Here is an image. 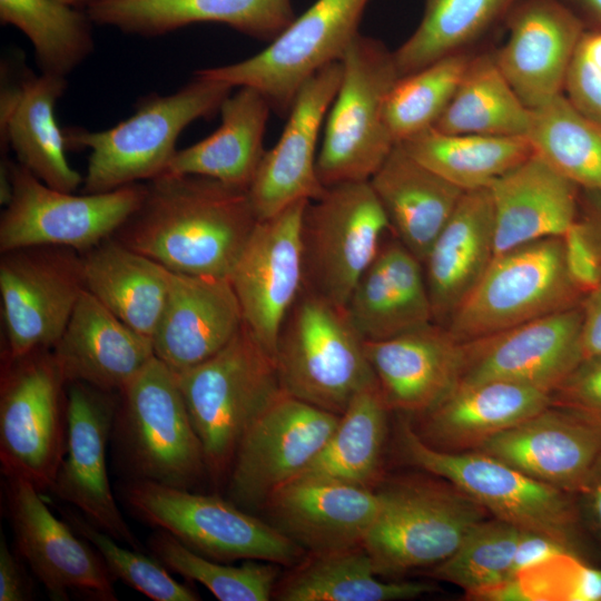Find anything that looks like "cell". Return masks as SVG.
Returning <instances> with one entry per match:
<instances>
[{
  "instance_id": "cell-16",
  "label": "cell",
  "mask_w": 601,
  "mask_h": 601,
  "mask_svg": "<svg viewBox=\"0 0 601 601\" xmlns=\"http://www.w3.org/2000/svg\"><path fill=\"white\" fill-rule=\"evenodd\" d=\"M339 420L285 392L246 427L227 477L233 502L265 505L282 485L299 476L321 452Z\"/></svg>"
},
{
  "instance_id": "cell-7",
  "label": "cell",
  "mask_w": 601,
  "mask_h": 601,
  "mask_svg": "<svg viewBox=\"0 0 601 601\" xmlns=\"http://www.w3.org/2000/svg\"><path fill=\"white\" fill-rule=\"evenodd\" d=\"M583 298L566 269L562 237H548L494 256L445 327L469 343L579 306Z\"/></svg>"
},
{
  "instance_id": "cell-11",
  "label": "cell",
  "mask_w": 601,
  "mask_h": 601,
  "mask_svg": "<svg viewBox=\"0 0 601 601\" xmlns=\"http://www.w3.org/2000/svg\"><path fill=\"white\" fill-rule=\"evenodd\" d=\"M400 427L402 454L410 463L446 480L496 519L571 550L575 515L568 492L481 451L437 450L425 443L407 422Z\"/></svg>"
},
{
  "instance_id": "cell-43",
  "label": "cell",
  "mask_w": 601,
  "mask_h": 601,
  "mask_svg": "<svg viewBox=\"0 0 601 601\" xmlns=\"http://www.w3.org/2000/svg\"><path fill=\"white\" fill-rule=\"evenodd\" d=\"M514 0H425L414 32L393 52L400 77L455 52L489 28Z\"/></svg>"
},
{
  "instance_id": "cell-52",
  "label": "cell",
  "mask_w": 601,
  "mask_h": 601,
  "mask_svg": "<svg viewBox=\"0 0 601 601\" xmlns=\"http://www.w3.org/2000/svg\"><path fill=\"white\" fill-rule=\"evenodd\" d=\"M30 582L19 559L11 552L6 536H0V601L31 599Z\"/></svg>"
},
{
  "instance_id": "cell-27",
  "label": "cell",
  "mask_w": 601,
  "mask_h": 601,
  "mask_svg": "<svg viewBox=\"0 0 601 601\" xmlns=\"http://www.w3.org/2000/svg\"><path fill=\"white\" fill-rule=\"evenodd\" d=\"M476 451L565 492H577L601 456V433L549 406L486 440Z\"/></svg>"
},
{
  "instance_id": "cell-30",
  "label": "cell",
  "mask_w": 601,
  "mask_h": 601,
  "mask_svg": "<svg viewBox=\"0 0 601 601\" xmlns=\"http://www.w3.org/2000/svg\"><path fill=\"white\" fill-rule=\"evenodd\" d=\"M494 258V213L489 188L464 191L432 244L423 269L434 323L446 326Z\"/></svg>"
},
{
  "instance_id": "cell-44",
  "label": "cell",
  "mask_w": 601,
  "mask_h": 601,
  "mask_svg": "<svg viewBox=\"0 0 601 601\" xmlns=\"http://www.w3.org/2000/svg\"><path fill=\"white\" fill-rule=\"evenodd\" d=\"M148 545L170 572L200 583L220 601H267L273 597L278 570L272 562L246 560L229 565L195 552L161 529L149 536Z\"/></svg>"
},
{
  "instance_id": "cell-26",
  "label": "cell",
  "mask_w": 601,
  "mask_h": 601,
  "mask_svg": "<svg viewBox=\"0 0 601 601\" xmlns=\"http://www.w3.org/2000/svg\"><path fill=\"white\" fill-rule=\"evenodd\" d=\"M67 382L121 392L155 357L152 339L114 315L86 288L51 349Z\"/></svg>"
},
{
  "instance_id": "cell-21",
  "label": "cell",
  "mask_w": 601,
  "mask_h": 601,
  "mask_svg": "<svg viewBox=\"0 0 601 601\" xmlns=\"http://www.w3.org/2000/svg\"><path fill=\"white\" fill-rule=\"evenodd\" d=\"M342 79L341 61L311 77L297 92L284 130L265 151L248 188L253 209L263 220L325 190L317 175V142Z\"/></svg>"
},
{
  "instance_id": "cell-54",
  "label": "cell",
  "mask_w": 601,
  "mask_h": 601,
  "mask_svg": "<svg viewBox=\"0 0 601 601\" xmlns=\"http://www.w3.org/2000/svg\"><path fill=\"white\" fill-rule=\"evenodd\" d=\"M565 551L570 552L544 535L525 531L515 554L513 575L515 577L522 569L535 564L550 555Z\"/></svg>"
},
{
  "instance_id": "cell-59",
  "label": "cell",
  "mask_w": 601,
  "mask_h": 601,
  "mask_svg": "<svg viewBox=\"0 0 601 601\" xmlns=\"http://www.w3.org/2000/svg\"><path fill=\"white\" fill-rule=\"evenodd\" d=\"M61 1L76 8L86 9L87 7H89L90 4L99 0H61Z\"/></svg>"
},
{
  "instance_id": "cell-46",
  "label": "cell",
  "mask_w": 601,
  "mask_h": 601,
  "mask_svg": "<svg viewBox=\"0 0 601 601\" xmlns=\"http://www.w3.org/2000/svg\"><path fill=\"white\" fill-rule=\"evenodd\" d=\"M524 532L503 520L485 519L470 531L451 556L435 566L433 575L465 591L512 579Z\"/></svg>"
},
{
  "instance_id": "cell-31",
  "label": "cell",
  "mask_w": 601,
  "mask_h": 601,
  "mask_svg": "<svg viewBox=\"0 0 601 601\" xmlns=\"http://www.w3.org/2000/svg\"><path fill=\"white\" fill-rule=\"evenodd\" d=\"M344 309L364 342L434 323L423 265L396 237L383 242Z\"/></svg>"
},
{
  "instance_id": "cell-56",
  "label": "cell",
  "mask_w": 601,
  "mask_h": 601,
  "mask_svg": "<svg viewBox=\"0 0 601 601\" xmlns=\"http://www.w3.org/2000/svg\"><path fill=\"white\" fill-rule=\"evenodd\" d=\"M579 220L601 258V191L584 190Z\"/></svg>"
},
{
  "instance_id": "cell-51",
  "label": "cell",
  "mask_w": 601,
  "mask_h": 601,
  "mask_svg": "<svg viewBox=\"0 0 601 601\" xmlns=\"http://www.w3.org/2000/svg\"><path fill=\"white\" fill-rule=\"evenodd\" d=\"M562 240L569 275L585 296L601 280V258L579 218L565 231Z\"/></svg>"
},
{
  "instance_id": "cell-9",
  "label": "cell",
  "mask_w": 601,
  "mask_h": 601,
  "mask_svg": "<svg viewBox=\"0 0 601 601\" xmlns=\"http://www.w3.org/2000/svg\"><path fill=\"white\" fill-rule=\"evenodd\" d=\"M67 382L51 349L4 361L0 386V462L8 479L50 491L68 436Z\"/></svg>"
},
{
  "instance_id": "cell-55",
  "label": "cell",
  "mask_w": 601,
  "mask_h": 601,
  "mask_svg": "<svg viewBox=\"0 0 601 601\" xmlns=\"http://www.w3.org/2000/svg\"><path fill=\"white\" fill-rule=\"evenodd\" d=\"M575 493L580 495L588 521L601 540V456Z\"/></svg>"
},
{
  "instance_id": "cell-2",
  "label": "cell",
  "mask_w": 601,
  "mask_h": 601,
  "mask_svg": "<svg viewBox=\"0 0 601 601\" xmlns=\"http://www.w3.org/2000/svg\"><path fill=\"white\" fill-rule=\"evenodd\" d=\"M233 87L196 76L169 95L142 97L135 112L116 126L91 131L63 128L67 150L89 149L83 191L106 193L162 175L187 126L219 112Z\"/></svg>"
},
{
  "instance_id": "cell-53",
  "label": "cell",
  "mask_w": 601,
  "mask_h": 601,
  "mask_svg": "<svg viewBox=\"0 0 601 601\" xmlns=\"http://www.w3.org/2000/svg\"><path fill=\"white\" fill-rule=\"evenodd\" d=\"M581 348L583 358L601 355V280L582 303Z\"/></svg>"
},
{
  "instance_id": "cell-42",
  "label": "cell",
  "mask_w": 601,
  "mask_h": 601,
  "mask_svg": "<svg viewBox=\"0 0 601 601\" xmlns=\"http://www.w3.org/2000/svg\"><path fill=\"white\" fill-rule=\"evenodd\" d=\"M528 138L538 155L578 187L601 191V124L566 96L532 110Z\"/></svg>"
},
{
  "instance_id": "cell-19",
  "label": "cell",
  "mask_w": 601,
  "mask_h": 601,
  "mask_svg": "<svg viewBox=\"0 0 601 601\" xmlns=\"http://www.w3.org/2000/svg\"><path fill=\"white\" fill-rule=\"evenodd\" d=\"M67 395V449L50 491L118 542L139 550L108 477L107 445L112 436L117 402L112 393L81 382L69 383Z\"/></svg>"
},
{
  "instance_id": "cell-57",
  "label": "cell",
  "mask_w": 601,
  "mask_h": 601,
  "mask_svg": "<svg viewBox=\"0 0 601 601\" xmlns=\"http://www.w3.org/2000/svg\"><path fill=\"white\" fill-rule=\"evenodd\" d=\"M470 600L525 601L516 578L466 591Z\"/></svg>"
},
{
  "instance_id": "cell-10",
  "label": "cell",
  "mask_w": 601,
  "mask_h": 601,
  "mask_svg": "<svg viewBox=\"0 0 601 601\" xmlns=\"http://www.w3.org/2000/svg\"><path fill=\"white\" fill-rule=\"evenodd\" d=\"M377 495L378 513L362 546L378 574L441 563L487 513L451 483L407 480L385 486Z\"/></svg>"
},
{
  "instance_id": "cell-38",
  "label": "cell",
  "mask_w": 601,
  "mask_h": 601,
  "mask_svg": "<svg viewBox=\"0 0 601 601\" xmlns=\"http://www.w3.org/2000/svg\"><path fill=\"white\" fill-rule=\"evenodd\" d=\"M364 548L312 553L279 584L282 601H392L417 598L432 587L424 582H386Z\"/></svg>"
},
{
  "instance_id": "cell-8",
  "label": "cell",
  "mask_w": 601,
  "mask_h": 601,
  "mask_svg": "<svg viewBox=\"0 0 601 601\" xmlns=\"http://www.w3.org/2000/svg\"><path fill=\"white\" fill-rule=\"evenodd\" d=\"M122 497L140 520L206 558L279 564L299 559L302 548L278 528L218 495L130 479L122 486Z\"/></svg>"
},
{
  "instance_id": "cell-50",
  "label": "cell",
  "mask_w": 601,
  "mask_h": 601,
  "mask_svg": "<svg viewBox=\"0 0 601 601\" xmlns=\"http://www.w3.org/2000/svg\"><path fill=\"white\" fill-rule=\"evenodd\" d=\"M551 406L601 433V355L583 358L551 394Z\"/></svg>"
},
{
  "instance_id": "cell-40",
  "label": "cell",
  "mask_w": 601,
  "mask_h": 601,
  "mask_svg": "<svg viewBox=\"0 0 601 601\" xmlns=\"http://www.w3.org/2000/svg\"><path fill=\"white\" fill-rule=\"evenodd\" d=\"M532 110L515 93L495 56L471 58L435 128L447 134L528 137Z\"/></svg>"
},
{
  "instance_id": "cell-5",
  "label": "cell",
  "mask_w": 601,
  "mask_h": 601,
  "mask_svg": "<svg viewBox=\"0 0 601 601\" xmlns=\"http://www.w3.org/2000/svg\"><path fill=\"white\" fill-rule=\"evenodd\" d=\"M119 394L112 436L131 479L193 490L208 472L176 373L155 356Z\"/></svg>"
},
{
  "instance_id": "cell-3",
  "label": "cell",
  "mask_w": 601,
  "mask_h": 601,
  "mask_svg": "<svg viewBox=\"0 0 601 601\" xmlns=\"http://www.w3.org/2000/svg\"><path fill=\"white\" fill-rule=\"evenodd\" d=\"M176 375L208 476L227 480L246 427L282 392L274 358L244 324L219 352Z\"/></svg>"
},
{
  "instance_id": "cell-1",
  "label": "cell",
  "mask_w": 601,
  "mask_h": 601,
  "mask_svg": "<svg viewBox=\"0 0 601 601\" xmlns=\"http://www.w3.org/2000/svg\"><path fill=\"white\" fill-rule=\"evenodd\" d=\"M257 223L248 190L165 173L112 237L170 272L229 278Z\"/></svg>"
},
{
  "instance_id": "cell-24",
  "label": "cell",
  "mask_w": 601,
  "mask_h": 601,
  "mask_svg": "<svg viewBox=\"0 0 601 601\" xmlns=\"http://www.w3.org/2000/svg\"><path fill=\"white\" fill-rule=\"evenodd\" d=\"M365 352L388 408L420 415L457 386L465 362V344L436 323L365 342Z\"/></svg>"
},
{
  "instance_id": "cell-25",
  "label": "cell",
  "mask_w": 601,
  "mask_h": 601,
  "mask_svg": "<svg viewBox=\"0 0 601 601\" xmlns=\"http://www.w3.org/2000/svg\"><path fill=\"white\" fill-rule=\"evenodd\" d=\"M278 529L312 553L361 546L380 509L377 492L348 483L296 477L266 501Z\"/></svg>"
},
{
  "instance_id": "cell-48",
  "label": "cell",
  "mask_w": 601,
  "mask_h": 601,
  "mask_svg": "<svg viewBox=\"0 0 601 601\" xmlns=\"http://www.w3.org/2000/svg\"><path fill=\"white\" fill-rule=\"evenodd\" d=\"M525 601H600L601 570L560 552L515 575Z\"/></svg>"
},
{
  "instance_id": "cell-34",
  "label": "cell",
  "mask_w": 601,
  "mask_h": 601,
  "mask_svg": "<svg viewBox=\"0 0 601 601\" xmlns=\"http://www.w3.org/2000/svg\"><path fill=\"white\" fill-rule=\"evenodd\" d=\"M390 229L421 263L464 191L396 144L368 180Z\"/></svg>"
},
{
  "instance_id": "cell-18",
  "label": "cell",
  "mask_w": 601,
  "mask_h": 601,
  "mask_svg": "<svg viewBox=\"0 0 601 601\" xmlns=\"http://www.w3.org/2000/svg\"><path fill=\"white\" fill-rule=\"evenodd\" d=\"M8 504L18 554L55 600L81 594L118 600L114 578L96 549L46 504L41 491L8 479Z\"/></svg>"
},
{
  "instance_id": "cell-33",
  "label": "cell",
  "mask_w": 601,
  "mask_h": 601,
  "mask_svg": "<svg viewBox=\"0 0 601 601\" xmlns=\"http://www.w3.org/2000/svg\"><path fill=\"white\" fill-rule=\"evenodd\" d=\"M67 88V78L40 73L18 86H2L1 147H11L17 161L51 188L73 193L83 181L66 157L63 130L55 106Z\"/></svg>"
},
{
  "instance_id": "cell-47",
  "label": "cell",
  "mask_w": 601,
  "mask_h": 601,
  "mask_svg": "<svg viewBox=\"0 0 601 601\" xmlns=\"http://www.w3.org/2000/svg\"><path fill=\"white\" fill-rule=\"evenodd\" d=\"M63 519L89 542L104 560L112 578L154 601H197L200 598L187 584L174 579L156 558L136 549H126L80 513L62 512Z\"/></svg>"
},
{
  "instance_id": "cell-35",
  "label": "cell",
  "mask_w": 601,
  "mask_h": 601,
  "mask_svg": "<svg viewBox=\"0 0 601 601\" xmlns=\"http://www.w3.org/2000/svg\"><path fill=\"white\" fill-rule=\"evenodd\" d=\"M270 109L259 91L239 87L220 107V126L203 140L178 149L165 173L203 176L248 190L266 151Z\"/></svg>"
},
{
  "instance_id": "cell-12",
  "label": "cell",
  "mask_w": 601,
  "mask_h": 601,
  "mask_svg": "<svg viewBox=\"0 0 601 601\" xmlns=\"http://www.w3.org/2000/svg\"><path fill=\"white\" fill-rule=\"evenodd\" d=\"M387 230L388 220L370 181L325 187L303 213V288L345 308Z\"/></svg>"
},
{
  "instance_id": "cell-49",
  "label": "cell",
  "mask_w": 601,
  "mask_h": 601,
  "mask_svg": "<svg viewBox=\"0 0 601 601\" xmlns=\"http://www.w3.org/2000/svg\"><path fill=\"white\" fill-rule=\"evenodd\" d=\"M564 89L572 105L601 124V31L583 32L571 59Z\"/></svg>"
},
{
  "instance_id": "cell-32",
  "label": "cell",
  "mask_w": 601,
  "mask_h": 601,
  "mask_svg": "<svg viewBox=\"0 0 601 601\" xmlns=\"http://www.w3.org/2000/svg\"><path fill=\"white\" fill-rule=\"evenodd\" d=\"M551 406V393L509 381L455 387L421 414L416 431L428 445L446 452L477 450L486 440Z\"/></svg>"
},
{
  "instance_id": "cell-22",
  "label": "cell",
  "mask_w": 601,
  "mask_h": 601,
  "mask_svg": "<svg viewBox=\"0 0 601 601\" xmlns=\"http://www.w3.org/2000/svg\"><path fill=\"white\" fill-rule=\"evenodd\" d=\"M243 325L240 304L228 277L171 272L152 336L155 356L181 373L219 352Z\"/></svg>"
},
{
  "instance_id": "cell-29",
  "label": "cell",
  "mask_w": 601,
  "mask_h": 601,
  "mask_svg": "<svg viewBox=\"0 0 601 601\" xmlns=\"http://www.w3.org/2000/svg\"><path fill=\"white\" fill-rule=\"evenodd\" d=\"M489 190L494 256L539 239L562 237L578 220V186L536 152L496 178Z\"/></svg>"
},
{
  "instance_id": "cell-45",
  "label": "cell",
  "mask_w": 601,
  "mask_h": 601,
  "mask_svg": "<svg viewBox=\"0 0 601 601\" xmlns=\"http://www.w3.org/2000/svg\"><path fill=\"white\" fill-rule=\"evenodd\" d=\"M470 61L467 56L455 52L396 80L384 107L385 121L395 144L435 126Z\"/></svg>"
},
{
  "instance_id": "cell-15",
  "label": "cell",
  "mask_w": 601,
  "mask_h": 601,
  "mask_svg": "<svg viewBox=\"0 0 601 601\" xmlns=\"http://www.w3.org/2000/svg\"><path fill=\"white\" fill-rule=\"evenodd\" d=\"M62 246L1 253L4 361L52 349L85 289L81 254Z\"/></svg>"
},
{
  "instance_id": "cell-39",
  "label": "cell",
  "mask_w": 601,
  "mask_h": 601,
  "mask_svg": "<svg viewBox=\"0 0 601 601\" xmlns=\"http://www.w3.org/2000/svg\"><path fill=\"white\" fill-rule=\"evenodd\" d=\"M388 410L378 384L357 393L321 452L297 477L370 487L380 473Z\"/></svg>"
},
{
  "instance_id": "cell-36",
  "label": "cell",
  "mask_w": 601,
  "mask_h": 601,
  "mask_svg": "<svg viewBox=\"0 0 601 601\" xmlns=\"http://www.w3.org/2000/svg\"><path fill=\"white\" fill-rule=\"evenodd\" d=\"M80 254L85 288L124 323L152 339L171 272L112 236Z\"/></svg>"
},
{
  "instance_id": "cell-58",
  "label": "cell",
  "mask_w": 601,
  "mask_h": 601,
  "mask_svg": "<svg viewBox=\"0 0 601 601\" xmlns=\"http://www.w3.org/2000/svg\"><path fill=\"white\" fill-rule=\"evenodd\" d=\"M601 20V0H577Z\"/></svg>"
},
{
  "instance_id": "cell-37",
  "label": "cell",
  "mask_w": 601,
  "mask_h": 601,
  "mask_svg": "<svg viewBox=\"0 0 601 601\" xmlns=\"http://www.w3.org/2000/svg\"><path fill=\"white\" fill-rule=\"evenodd\" d=\"M400 144L413 158L463 191L489 188L535 152L528 137L447 134L435 127Z\"/></svg>"
},
{
  "instance_id": "cell-6",
  "label": "cell",
  "mask_w": 601,
  "mask_h": 601,
  "mask_svg": "<svg viewBox=\"0 0 601 601\" xmlns=\"http://www.w3.org/2000/svg\"><path fill=\"white\" fill-rule=\"evenodd\" d=\"M341 63V83L317 156V175L325 187L368 181L396 145L384 117L387 95L400 78L393 52L359 33Z\"/></svg>"
},
{
  "instance_id": "cell-4",
  "label": "cell",
  "mask_w": 601,
  "mask_h": 601,
  "mask_svg": "<svg viewBox=\"0 0 601 601\" xmlns=\"http://www.w3.org/2000/svg\"><path fill=\"white\" fill-rule=\"evenodd\" d=\"M274 362L283 392L337 415L377 384L345 309L304 288L280 326Z\"/></svg>"
},
{
  "instance_id": "cell-14",
  "label": "cell",
  "mask_w": 601,
  "mask_h": 601,
  "mask_svg": "<svg viewBox=\"0 0 601 601\" xmlns=\"http://www.w3.org/2000/svg\"><path fill=\"white\" fill-rule=\"evenodd\" d=\"M11 195L0 218V250L62 246L83 253L111 237L137 210L147 184L83 195L49 187L18 161H7Z\"/></svg>"
},
{
  "instance_id": "cell-28",
  "label": "cell",
  "mask_w": 601,
  "mask_h": 601,
  "mask_svg": "<svg viewBox=\"0 0 601 601\" xmlns=\"http://www.w3.org/2000/svg\"><path fill=\"white\" fill-rule=\"evenodd\" d=\"M92 22L128 35L157 37L194 23H221L270 42L296 18L293 0H99Z\"/></svg>"
},
{
  "instance_id": "cell-17",
  "label": "cell",
  "mask_w": 601,
  "mask_h": 601,
  "mask_svg": "<svg viewBox=\"0 0 601 601\" xmlns=\"http://www.w3.org/2000/svg\"><path fill=\"white\" fill-rule=\"evenodd\" d=\"M307 201H298L258 220L229 280L244 324L274 358L280 326L304 285L302 218Z\"/></svg>"
},
{
  "instance_id": "cell-20",
  "label": "cell",
  "mask_w": 601,
  "mask_h": 601,
  "mask_svg": "<svg viewBox=\"0 0 601 601\" xmlns=\"http://www.w3.org/2000/svg\"><path fill=\"white\" fill-rule=\"evenodd\" d=\"M581 305L465 344L456 387L509 381L552 392L583 359Z\"/></svg>"
},
{
  "instance_id": "cell-41",
  "label": "cell",
  "mask_w": 601,
  "mask_h": 601,
  "mask_svg": "<svg viewBox=\"0 0 601 601\" xmlns=\"http://www.w3.org/2000/svg\"><path fill=\"white\" fill-rule=\"evenodd\" d=\"M0 21L27 36L42 73L67 78L95 48L87 11L61 0H0Z\"/></svg>"
},
{
  "instance_id": "cell-23",
  "label": "cell",
  "mask_w": 601,
  "mask_h": 601,
  "mask_svg": "<svg viewBox=\"0 0 601 601\" xmlns=\"http://www.w3.org/2000/svg\"><path fill=\"white\" fill-rule=\"evenodd\" d=\"M583 32L577 16L558 0H528L516 10L509 38L495 59L529 109L562 93Z\"/></svg>"
},
{
  "instance_id": "cell-13",
  "label": "cell",
  "mask_w": 601,
  "mask_h": 601,
  "mask_svg": "<svg viewBox=\"0 0 601 601\" xmlns=\"http://www.w3.org/2000/svg\"><path fill=\"white\" fill-rule=\"evenodd\" d=\"M370 0H316L260 52L242 61L197 70L196 76L259 91L287 115L302 86L322 68L341 61L359 35Z\"/></svg>"
}]
</instances>
